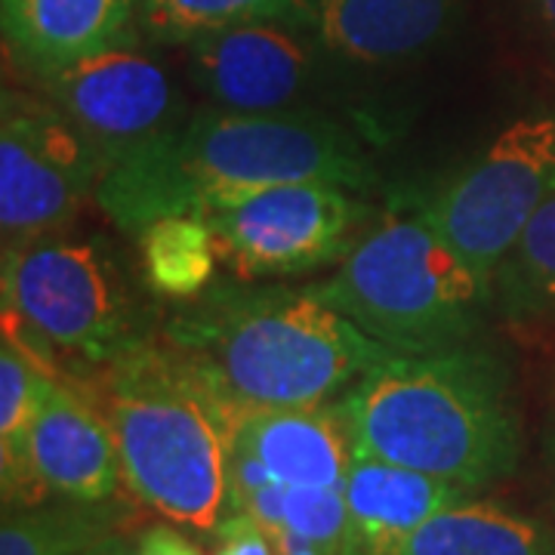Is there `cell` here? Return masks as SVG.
Here are the masks:
<instances>
[{
	"label": "cell",
	"mask_w": 555,
	"mask_h": 555,
	"mask_svg": "<svg viewBox=\"0 0 555 555\" xmlns=\"http://www.w3.org/2000/svg\"><path fill=\"white\" fill-rule=\"evenodd\" d=\"M371 177L358 139L321 112L244 115L210 108L115 164L102 177L96 201L118 229L139 235L160 217H207L266 185L334 182L364 189Z\"/></svg>",
	"instance_id": "6da1fadb"
},
{
	"label": "cell",
	"mask_w": 555,
	"mask_h": 555,
	"mask_svg": "<svg viewBox=\"0 0 555 555\" xmlns=\"http://www.w3.org/2000/svg\"><path fill=\"white\" fill-rule=\"evenodd\" d=\"M164 343L229 414L321 408L396 356L312 287L278 284L207 287L167 324Z\"/></svg>",
	"instance_id": "7a4b0ae2"
},
{
	"label": "cell",
	"mask_w": 555,
	"mask_h": 555,
	"mask_svg": "<svg viewBox=\"0 0 555 555\" xmlns=\"http://www.w3.org/2000/svg\"><path fill=\"white\" fill-rule=\"evenodd\" d=\"M334 411L356 456L473 494L513 476L521 456L509 371L481 349L383 358L337 398Z\"/></svg>",
	"instance_id": "3957f363"
},
{
	"label": "cell",
	"mask_w": 555,
	"mask_h": 555,
	"mask_svg": "<svg viewBox=\"0 0 555 555\" xmlns=\"http://www.w3.org/2000/svg\"><path fill=\"white\" fill-rule=\"evenodd\" d=\"M102 414L130 494L179 528L214 534L229 503L232 414L167 346L108 364Z\"/></svg>",
	"instance_id": "277c9868"
},
{
	"label": "cell",
	"mask_w": 555,
	"mask_h": 555,
	"mask_svg": "<svg viewBox=\"0 0 555 555\" xmlns=\"http://www.w3.org/2000/svg\"><path fill=\"white\" fill-rule=\"evenodd\" d=\"M327 306L396 356H433L476 337L491 281L416 210L389 217L349 247L337 272L309 284Z\"/></svg>",
	"instance_id": "5b68a950"
},
{
	"label": "cell",
	"mask_w": 555,
	"mask_h": 555,
	"mask_svg": "<svg viewBox=\"0 0 555 555\" xmlns=\"http://www.w3.org/2000/svg\"><path fill=\"white\" fill-rule=\"evenodd\" d=\"M7 334L80 364H112L137 337V306L112 250L50 232L3 250Z\"/></svg>",
	"instance_id": "8992f818"
},
{
	"label": "cell",
	"mask_w": 555,
	"mask_h": 555,
	"mask_svg": "<svg viewBox=\"0 0 555 555\" xmlns=\"http://www.w3.org/2000/svg\"><path fill=\"white\" fill-rule=\"evenodd\" d=\"M553 192L555 118H521L420 210L478 275L494 281L496 266Z\"/></svg>",
	"instance_id": "52a82bcc"
},
{
	"label": "cell",
	"mask_w": 555,
	"mask_h": 555,
	"mask_svg": "<svg viewBox=\"0 0 555 555\" xmlns=\"http://www.w3.org/2000/svg\"><path fill=\"white\" fill-rule=\"evenodd\" d=\"M105 160L50 100L3 90L0 108V229L3 250L62 232L96 198Z\"/></svg>",
	"instance_id": "ba28073f"
},
{
	"label": "cell",
	"mask_w": 555,
	"mask_h": 555,
	"mask_svg": "<svg viewBox=\"0 0 555 555\" xmlns=\"http://www.w3.org/2000/svg\"><path fill=\"white\" fill-rule=\"evenodd\" d=\"M219 259L244 281L315 272L349 254L356 201L334 182H281L207 214Z\"/></svg>",
	"instance_id": "9c48e42d"
},
{
	"label": "cell",
	"mask_w": 555,
	"mask_h": 555,
	"mask_svg": "<svg viewBox=\"0 0 555 555\" xmlns=\"http://www.w3.org/2000/svg\"><path fill=\"white\" fill-rule=\"evenodd\" d=\"M43 90L47 100L93 142L105 160V173L182 124L170 72L155 56L137 50L133 35L47 75Z\"/></svg>",
	"instance_id": "30bf717a"
},
{
	"label": "cell",
	"mask_w": 555,
	"mask_h": 555,
	"mask_svg": "<svg viewBox=\"0 0 555 555\" xmlns=\"http://www.w3.org/2000/svg\"><path fill=\"white\" fill-rule=\"evenodd\" d=\"M189 78L219 112H299L331 56L291 20L244 22L182 43Z\"/></svg>",
	"instance_id": "8fae6325"
},
{
	"label": "cell",
	"mask_w": 555,
	"mask_h": 555,
	"mask_svg": "<svg viewBox=\"0 0 555 555\" xmlns=\"http://www.w3.org/2000/svg\"><path fill=\"white\" fill-rule=\"evenodd\" d=\"M466 0H302L297 22L331 62L358 68L404 65L456 31Z\"/></svg>",
	"instance_id": "7c38bea8"
},
{
	"label": "cell",
	"mask_w": 555,
	"mask_h": 555,
	"mask_svg": "<svg viewBox=\"0 0 555 555\" xmlns=\"http://www.w3.org/2000/svg\"><path fill=\"white\" fill-rule=\"evenodd\" d=\"M28 476L35 496L100 503L124 481L108 416L60 379H50L28 436ZM40 503V500H38Z\"/></svg>",
	"instance_id": "4fadbf2b"
},
{
	"label": "cell",
	"mask_w": 555,
	"mask_h": 555,
	"mask_svg": "<svg viewBox=\"0 0 555 555\" xmlns=\"http://www.w3.org/2000/svg\"><path fill=\"white\" fill-rule=\"evenodd\" d=\"M349 525L343 555H401L429 518L473 491L374 456H356L343 485Z\"/></svg>",
	"instance_id": "5bb4252c"
},
{
	"label": "cell",
	"mask_w": 555,
	"mask_h": 555,
	"mask_svg": "<svg viewBox=\"0 0 555 555\" xmlns=\"http://www.w3.org/2000/svg\"><path fill=\"white\" fill-rule=\"evenodd\" d=\"M232 444L257 456L275 481L302 488H343L356 460L334 404L238 411Z\"/></svg>",
	"instance_id": "9a60e30c"
},
{
	"label": "cell",
	"mask_w": 555,
	"mask_h": 555,
	"mask_svg": "<svg viewBox=\"0 0 555 555\" xmlns=\"http://www.w3.org/2000/svg\"><path fill=\"white\" fill-rule=\"evenodd\" d=\"M3 38L40 78L130 38L137 0H0Z\"/></svg>",
	"instance_id": "2e32d148"
},
{
	"label": "cell",
	"mask_w": 555,
	"mask_h": 555,
	"mask_svg": "<svg viewBox=\"0 0 555 555\" xmlns=\"http://www.w3.org/2000/svg\"><path fill=\"white\" fill-rule=\"evenodd\" d=\"M401 555H555V543L534 518L469 496L420 525Z\"/></svg>",
	"instance_id": "e0dca14e"
},
{
	"label": "cell",
	"mask_w": 555,
	"mask_h": 555,
	"mask_svg": "<svg viewBox=\"0 0 555 555\" xmlns=\"http://www.w3.org/2000/svg\"><path fill=\"white\" fill-rule=\"evenodd\" d=\"M53 374L43 371L38 356L25 343L3 331L0 346V469H3V500L38 503L28 476V436L38 416L43 392Z\"/></svg>",
	"instance_id": "ac0fdd59"
},
{
	"label": "cell",
	"mask_w": 555,
	"mask_h": 555,
	"mask_svg": "<svg viewBox=\"0 0 555 555\" xmlns=\"http://www.w3.org/2000/svg\"><path fill=\"white\" fill-rule=\"evenodd\" d=\"M491 302L496 315L513 324L555 315V192L496 266Z\"/></svg>",
	"instance_id": "d6986e66"
},
{
	"label": "cell",
	"mask_w": 555,
	"mask_h": 555,
	"mask_svg": "<svg viewBox=\"0 0 555 555\" xmlns=\"http://www.w3.org/2000/svg\"><path fill=\"white\" fill-rule=\"evenodd\" d=\"M149 287L167 299L201 297L217 272L219 250L214 229L195 214L160 217L137 235Z\"/></svg>",
	"instance_id": "ffe728a7"
},
{
	"label": "cell",
	"mask_w": 555,
	"mask_h": 555,
	"mask_svg": "<svg viewBox=\"0 0 555 555\" xmlns=\"http://www.w3.org/2000/svg\"><path fill=\"white\" fill-rule=\"evenodd\" d=\"M115 509L83 500L62 503H31L25 509L7 513L0 528V555H80L96 540L112 534Z\"/></svg>",
	"instance_id": "44dd1931"
},
{
	"label": "cell",
	"mask_w": 555,
	"mask_h": 555,
	"mask_svg": "<svg viewBox=\"0 0 555 555\" xmlns=\"http://www.w3.org/2000/svg\"><path fill=\"white\" fill-rule=\"evenodd\" d=\"M302 0H137L139 28L160 43H189L244 22H297Z\"/></svg>",
	"instance_id": "7402d4cb"
},
{
	"label": "cell",
	"mask_w": 555,
	"mask_h": 555,
	"mask_svg": "<svg viewBox=\"0 0 555 555\" xmlns=\"http://www.w3.org/2000/svg\"><path fill=\"white\" fill-rule=\"evenodd\" d=\"M284 525L318 543L327 555H343L349 506L343 488H284Z\"/></svg>",
	"instance_id": "603a6c76"
},
{
	"label": "cell",
	"mask_w": 555,
	"mask_h": 555,
	"mask_svg": "<svg viewBox=\"0 0 555 555\" xmlns=\"http://www.w3.org/2000/svg\"><path fill=\"white\" fill-rule=\"evenodd\" d=\"M214 537H217L214 555H275L272 537L266 534V528L250 513H232L219 518Z\"/></svg>",
	"instance_id": "cb8c5ba5"
},
{
	"label": "cell",
	"mask_w": 555,
	"mask_h": 555,
	"mask_svg": "<svg viewBox=\"0 0 555 555\" xmlns=\"http://www.w3.org/2000/svg\"><path fill=\"white\" fill-rule=\"evenodd\" d=\"M133 555H201V550L170 521L142 531L133 543Z\"/></svg>",
	"instance_id": "d4e9b609"
},
{
	"label": "cell",
	"mask_w": 555,
	"mask_h": 555,
	"mask_svg": "<svg viewBox=\"0 0 555 555\" xmlns=\"http://www.w3.org/2000/svg\"><path fill=\"white\" fill-rule=\"evenodd\" d=\"M272 537V546H275V555H327L318 543H312V540H306L302 534H297V531H291L287 525L284 528H278L275 534Z\"/></svg>",
	"instance_id": "484cf974"
},
{
	"label": "cell",
	"mask_w": 555,
	"mask_h": 555,
	"mask_svg": "<svg viewBox=\"0 0 555 555\" xmlns=\"http://www.w3.org/2000/svg\"><path fill=\"white\" fill-rule=\"evenodd\" d=\"M80 555H133V546L118 534H105L93 546H87Z\"/></svg>",
	"instance_id": "4316f807"
},
{
	"label": "cell",
	"mask_w": 555,
	"mask_h": 555,
	"mask_svg": "<svg viewBox=\"0 0 555 555\" xmlns=\"http://www.w3.org/2000/svg\"><path fill=\"white\" fill-rule=\"evenodd\" d=\"M531 7H534L537 20L543 22L550 31H555V0H531Z\"/></svg>",
	"instance_id": "83f0119b"
}]
</instances>
